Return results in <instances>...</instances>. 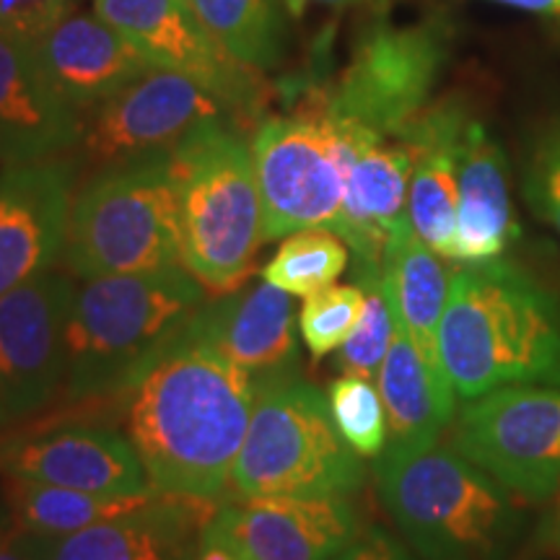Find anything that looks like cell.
<instances>
[{
  "label": "cell",
  "mask_w": 560,
  "mask_h": 560,
  "mask_svg": "<svg viewBox=\"0 0 560 560\" xmlns=\"http://www.w3.org/2000/svg\"><path fill=\"white\" fill-rule=\"evenodd\" d=\"M231 117L223 102L187 75L153 66L86 112L75 149L81 164L100 174L153 153L174 151L198 130Z\"/></svg>",
  "instance_id": "8fae6325"
},
{
  "label": "cell",
  "mask_w": 560,
  "mask_h": 560,
  "mask_svg": "<svg viewBox=\"0 0 560 560\" xmlns=\"http://www.w3.org/2000/svg\"><path fill=\"white\" fill-rule=\"evenodd\" d=\"M524 198L532 213L560 234V122L550 125L529 153Z\"/></svg>",
  "instance_id": "1f68e13d"
},
{
  "label": "cell",
  "mask_w": 560,
  "mask_h": 560,
  "mask_svg": "<svg viewBox=\"0 0 560 560\" xmlns=\"http://www.w3.org/2000/svg\"><path fill=\"white\" fill-rule=\"evenodd\" d=\"M73 182L75 166L58 156L0 172V296L62 260Z\"/></svg>",
  "instance_id": "2e32d148"
},
{
  "label": "cell",
  "mask_w": 560,
  "mask_h": 560,
  "mask_svg": "<svg viewBox=\"0 0 560 560\" xmlns=\"http://www.w3.org/2000/svg\"><path fill=\"white\" fill-rule=\"evenodd\" d=\"M350 262V247L332 229L293 231L262 268V278L291 296H312L335 285Z\"/></svg>",
  "instance_id": "83f0119b"
},
{
  "label": "cell",
  "mask_w": 560,
  "mask_h": 560,
  "mask_svg": "<svg viewBox=\"0 0 560 560\" xmlns=\"http://www.w3.org/2000/svg\"><path fill=\"white\" fill-rule=\"evenodd\" d=\"M187 332L247 371L257 389L299 376L293 296L265 278L210 301L195 314Z\"/></svg>",
  "instance_id": "d6986e66"
},
{
  "label": "cell",
  "mask_w": 560,
  "mask_h": 560,
  "mask_svg": "<svg viewBox=\"0 0 560 560\" xmlns=\"http://www.w3.org/2000/svg\"><path fill=\"white\" fill-rule=\"evenodd\" d=\"M374 475L384 509L423 560H499L520 529L516 495L454 446L384 450Z\"/></svg>",
  "instance_id": "277c9868"
},
{
  "label": "cell",
  "mask_w": 560,
  "mask_h": 560,
  "mask_svg": "<svg viewBox=\"0 0 560 560\" xmlns=\"http://www.w3.org/2000/svg\"><path fill=\"white\" fill-rule=\"evenodd\" d=\"M179 187L182 265L210 293L240 289L262 240L252 143L231 120L208 125L172 151Z\"/></svg>",
  "instance_id": "5b68a950"
},
{
  "label": "cell",
  "mask_w": 560,
  "mask_h": 560,
  "mask_svg": "<svg viewBox=\"0 0 560 560\" xmlns=\"http://www.w3.org/2000/svg\"><path fill=\"white\" fill-rule=\"evenodd\" d=\"M32 50L52 89L83 115L153 68V62L96 11H68Z\"/></svg>",
  "instance_id": "ffe728a7"
},
{
  "label": "cell",
  "mask_w": 560,
  "mask_h": 560,
  "mask_svg": "<svg viewBox=\"0 0 560 560\" xmlns=\"http://www.w3.org/2000/svg\"><path fill=\"white\" fill-rule=\"evenodd\" d=\"M467 120L470 115L459 104H429L400 136L412 151V174L408 185L410 226L446 260L454 257V236H457V149Z\"/></svg>",
  "instance_id": "7402d4cb"
},
{
  "label": "cell",
  "mask_w": 560,
  "mask_h": 560,
  "mask_svg": "<svg viewBox=\"0 0 560 560\" xmlns=\"http://www.w3.org/2000/svg\"><path fill=\"white\" fill-rule=\"evenodd\" d=\"M355 280L366 293V304L359 327L340 348L338 369L348 376H363V380L376 382L384 355L395 338V312H392L389 296L384 291V270H355Z\"/></svg>",
  "instance_id": "f1b7e54d"
},
{
  "label": "cell",
  "mask_w": 560,
  "mask_h": 560,
  "mask_svg": "<svg viewBox=\"0 0 560 560\" xmlns=\"http://www.w3.org/2000/svg\"><path fill=\"white\" fill-rule=\"evenodd\" d=\"M532 550L542 558H560V490L552 495L550 509L537 524L535 537H532Z\"/></svg>",
  "instance_id": "e575fe53"
},
{
  "label": "cell",
  "mask_w": 560,
  "mask_h": 560,
  "mask_svg": "<svg viewBox=\"0 0 560 560\" xmlns=\"http://www.w3.org/2000/svg\"><path fill=\"white\" fill-rule=\"evenodd\" d=\"M62 262L83 280L182 265L172 151L94 174L73 198Z\"/></svg>",
  "instance_id": "8992f818"
},
{
  "label": "cell",
  "mask_w": 560,
  "mask_h": 560,
  "mask_svg": "<svg viewBox=\"0 0 560 560\" xmlns=\"http://www.w3.org/2000/svg\"><path fill=\"white\" fill-rule=\"evenodd\" d=\"M5 166H9V164H3V161H0V172H3V170H5Z\"/></svg>",
  "instance_id": "60d3db41"
},
{
  "label": "cell",
  "mask_w": 560,
  "mask_h": 560,
  "mask_svg": "<svg viewBox=\"0 0 560 560\" xmlns=\"http://www.w3.org/2000/svg\"><path fill=\"white\" fill-rule=\"evenodd\" d=\"M452 446L516 499H552L560 490V384H514L465 400Z\"/></svg>",
  "instance_id": "9c48e42d"
},
{
  "label": "cell",
  "mask_w": 560,
  "mask_h": 560,
  "mask_svg": "<svg viewBox=\"0 0 560 560\" xmlns=\"http://www.w3.org/2000/svg\"><path fill=\"white\" fill-rule=\"evenodd\" d=\"M221 47L255 68H268L280 50L278 0H187Z\"/></svg>",
  "instance_id": "4316f807"
},
{
  "label": "cell",
  "mask_w": 560,
  "mask_h": 560,
  "mask_svg": "<svg viewBox=\"0 0 560 560\" xmlns=\"http://www.w3.org/2000/svg\"><path fill=\"white\" fill-rule=\"evenodd\" d=\"M363 465L335 429L327 397L314 384L291 380L257 389L249 431L231 486L240 499L257 495H350Z\"/></svg>",
  "instance_id": "52a82bcc"
},
{
  "label": "cell",
  "mask_w": 560,
  "mask_h": 560,
  "mask_svg": "<svg viewBox=\"0 0 560 560\" xmlns=\"http://www.w3.org/2000/svg\"><path fill=\"white\" fill-rule=\"evenodd\" d=\"M444 60L446 34L436 24L380 26L355 47L340 79L322 89L325 109L382 138H400L431 104Z\"/></svg>",
  "instance_id": "30bf717a"
},
{
  "label": "cell",
  "mask_w": 560,
  "mask_h": 560,
  "mask_svg": "<svg viewBox=\"0 0 560 560\" xmlns=\"http://www.w3.org/2000/svg\"><path fill=\"white\" fill-rule=\"evenodd\" d=\"M206 532L244 560H335L361 527L346 495H257L215 509Z\"/></svg>",
  "instance_id": "5bb4252c"
},
{
  "label": "cell",
  "mask_w": 560,
  "mask_h": 560,
  "mask_svg": "<svg viewBox=\"0 0 560 560\" xmlns=\"http://www.w3.org/2000/svg\"><path fill=\"white\" fill-rule=\"evenodd\" d=\"M94 11L122 32L153 66L177 70L223 102L234 117H255L268 102L260 68L221 47L187 0H94Z\"/></svg>",
  "instance_id": "7c38bea8"
},
{
  "label": "cell",
  "mask_w": 560,
  "mask_h": 560,
  "mask_svg": "<svg viewBox=\"0 0 560 560\" xmlns=\"http://www.w3.org/2000/svg\"><path fill=\"white\" fill-rule=\"evenodd\" d=\"M332 120L338 125L346 174L335 234L346 240L355 270L382 268L392 231L408 219L412 151L402 138H382L338 117Z\"/></svg>",
  "instance_id": "9a60e30c"
},
{
  "label": "cell",
  "mask_w": 560,
  "mask_h": 560,
  "mask_svg": "<svg viewBox=\"0 0 560 560\" xmlns=\"http://www.w3.org/2000/svg\"><path fill=\"white\" fill-rule=\"evenodd\" d=\"M262 200V240L276 242L301 229L338 226L346 174L338 130L322 89L306 94L293 115L268 117L252 138Z\"/></svg>",
  "instance_id": "ba28073f"
},
{
  "label": "cell",
  "mask_w": 560,
  "mask_h": 560,
  "mask_svg": "<svg viewBox=\"0 0 560 560\" xmlns=\"http://www.w3.org/2000/svg\"><path fill=\"white\" fill-rule=\"evenodd\" d=\"M382 270L384 291H387L397 322L408 330L420 359L436 374L446 376L439 359V327L452 278L436 252L410 226V219H402L392 231Z\"/></svg>",
  "instance_id": "d4e9b609"
},
{
  "label": "cell",
  "mask_w": 560,
  "mask_h": 560,
  "mask_svg": "<svg viewBox=\"0 0 560 560\" xmlns=\"http://www.w3.org/2000/svg\"><path fill=\"white\" fill-rule=\"evenodd\" d=\"M208 499L156 493L130 514L70 535H37L16 527L32 560H195L210 516Z\"/></svg>",
  "instance_id": "ac0fdd59"
},
{
  "label": "cell",
  "mask_w": 560,
  "mask_h": 560,
  "mask_svg": "<svg viewBox=\"0 0 560 560\" xmlns=\"http://www.w3.org/2000/svg\"><path fill=\"white\" fill-rule=\"evenodd\" d=\"M70 11V0H0V37L34 47Z\"/></svg>",
  "instance_id": "d6a6232c"
},
{
  "label": "cell",
  "mask_w": 560,
  "mask_h": 560,
  "mask_svg": "<svg viewBox=\"0 0 560 560\" xmlns=\"http://www.w3.org/2000/svg\"><path fill=\"white\" fill-rule=\"evenodd\" d=\"M0 470L9 478L102 495L156 493L130 436L100 425H66L5 439Z\"/></svg>",
  "instance_id": "e0dca14e"
},
{
  "label": "cell",
  "mask_w": 560,
  "mask_h": 560,
  "mask_svg": "<svg viewBox=\"0 0 560 560\" xmlns=\"http://www.w3.org/2000/svg\"><path fill=\"white\" fill-rule=\"evenodd\" d=\"M439 359L459 400L560 384V296L503 257L465 265L450 283Z\"/></svg>",
  "instance_id": "7a4b0ae2"
},
{
  "label": "cell",
  "mask_w": 560,
  "mask_h": 560,
  "mask_svg": "<svg viewBox=\"0 0 560 560\" xmlns=\"http://www.w3.org/2000/svg\"><path fill=\"white\" fill-rule=\"evenodd\" d=\"M335 429L359 457H380L387 446V412L380 389L363 376L342 374L327 389Z\"/></svg>",
  "instance_id": "f546056e"
},
{
  "label": "cell",
  "mask_w": 560,
  "mask_h": 560,
  "mask_svg": "<svg viewBox=\"0 0 560 560\" xmlns=\"http://www.w3.org/2000/svg\"><path fill=\"white\" fill-rule=\"evenodd\" d=\"M86 115L47 81L32 47L0 37V161L30 164L79 145Z\"/></svg>",
  "instance_id": "44dd1931"
},
{
  "label": "cell",
  "mask_w": 560,
  "mask_h": 560,
  "mask_svg": "<svg viewBox=\"0 0 560 560\" xmlns=\"http://www.w3.org/2000/svg\"><path fill=\"white\" fill-rule=\"evenodd\" d=\"M0 560H32L30 556H26V550L21 548L16 529H11V532L0 529Z\"/></svg>",
  "instance_id": "74e56055"
},
{
  "label": "cell",
  "mask_w": 560,
  "mask_h": 560,
  "mask_svg": "<svg viewBox=\"0 0 560 560\" xmlns=\"http://www.w3.org/2000/svg\"><path fill=\"white\" fill-rule=\"evenodd\" d=\"M5 495L16 516V527L37 535H70L130 514L145 506L153 495H102L86 490L45 486V482L9 478L5 475Z\"/></svg>",
  "instance_id": "484cf974"
},
{
  "label": "cell",
  "mask_w": 560,
  "mask_h": 560,
  "mask_svg": "<svg viewBox=\"0 0 560 560\" xmlns=\"http://www.w3.org/2000/svg\"><path fill=\"white\" fill-rule=\"evenodd\" d=\"M9 423V418H5V412H3V408H0V425H5Z\"/></svg>",
  "instance_id": "ab89813d"
},
{
  "label": "cell",
  "mask_w": 560,
  "mask_h": 560,
  "mask_svg": "<svg viewBox=\"0 0 560 560\" xmlns=\"http://www.w3.org/2000/svg\"><path fill=\"white\" fill-rule=\"evenodd\" d=\"M459 213L454 257L465 265L493 262L520 236L501 145L478 120H467L457 149Z\"/></svg>",
  "instance_id": "603a6c76"
},
{
  "label": "cell",
  "mask_w": 560,
  "mask_h": 560,
  "mask_svg": "<svg viewBox=\"0 0 560 560\" xmlns=\"http://www.w3.org/2000/svg\"><path fill=\"white\" fill-rule=\"evenodd\" d=\"M206 304V289L185 265L86 280L66 330L68 400L130 392Z\"/></svg>",
  "instance_id": "3957f363"
},
{
  "label": "cell",
  "mask_w": 560,
  "mask_h": 560,
  "mask_svg": "<svg viewBox=\"0 0 560 560\" xmlns=\"http://www.w3.org/2000/svg\"><path fill=\"white\" fill-rule=\"evenodd\" d=\"M195 560H244V558L234 548H229L226 542L219 540V537L208 535V532L202 529L200 548H198V556H195Z\"/></svg>",
  "instance_id": "d590c367"
},
{
  "label": "cell",
  "mask_w": 560,
  "mask_h": 560,
  "mask_svg": "<svg viewBox=\"0 0 560 560\" xmlns=\"http://www.w3.org/2000/svg\"><path fill=\"white\" fill-rule=\"evenodd\" d=\"M495 3L514 5V9L532 11V13H548V16L560 19V0H495Z\"/></svg>",
  "instance_id": "8d00e7d4"
},
{
  "label": "cell",
  "mask_w": 560,
  "mask_h": 560,
  "mask_svg": "<svg viewBox=\"0 0 560 560\" xmlns=\"http://www.w3.org/2000/svg\"><path fill=\"white\" fill-rule=\"evenodd\" d=\"M257 384L208 342L182 332L128 397V436L151 488L219 499L247 439Z\"/></svg>",
  "instance_id": "6da1fadb"
},
{
  "label": "cell",
  "mask_w": 560,
  "mask_h": 560,
  "mask_svg": "<svg viewBox=\"0 0 560 560\" xmlns=\"http://www.w3.org/2000/svg\"><path fill=\"white\" fill-rule=\"evenodd\" d=\"M384 412H387L389 452H423L439 444L454 418L452 382L420 359L410 335L395 317V338L376 374Z\"/></svg>",
  "instance_id": "cb8c5ba5"
},
{
  "label": "cell",
  "mask_w": 560,
  "mask_h": 560,
  "mask_svg": "<svg viewBox=\"0 0 560 560\" xmlns=\"http://www.w3.org/2000/svg\"><path fill=\"white\" fill-rule=\"evenodd\" d=\"M335 560H412V556L387 532L371 527L366 532H359V537Z\"/></svg>",
  "instance_id": "836d02e7"
},
{
  "label": "cell",
  "mask_w": 560,
  "mask_h": 560,
  "mask_svg": "<svg viewBox=\"0 0 560 560\" xmlns=\"http://www.w3.org/2000/svg\"><path fill=\"white\" fill-rule=\"evenodd\" d=\"M73 296V278L58 270L0 296V408L9 423L45 410L66 384Z\"/></svg>",
  "instance_id": "4fadbf2b"
},
{
  "label": "cell",
  "mask_w": 560,
  "mask_h": 560,
  "mask_svg": "<svg viewBox=\"0 0 560 560\" xmlns=\"http://www.w3.org/2000/svg\"><path fill=\"white\" fill-rule=\"evenodd\" d=\"M283 3L293 16H301L310 5H346V3H355V0H283Z\"/></svg>",
  "instance_id": "f35d334b"
},
{
  "label": "cell",
  "mask_w": 560,
  "mask_h": 560,
  "mask_svg": "<svg viewBox=\"0 0 560 560\" xmlns=\"http://www.w3.org/2000/svg\"><path fill=\"white\" fill-rule=\"evenodd\" d=\"M363 304H366V293L359 283L327 285L306 296L299 312V335L314 361L346 346V340L359 327Z\"/></svg>",
  "instance_id": "4dcf8cb0"
}]
</instances>
